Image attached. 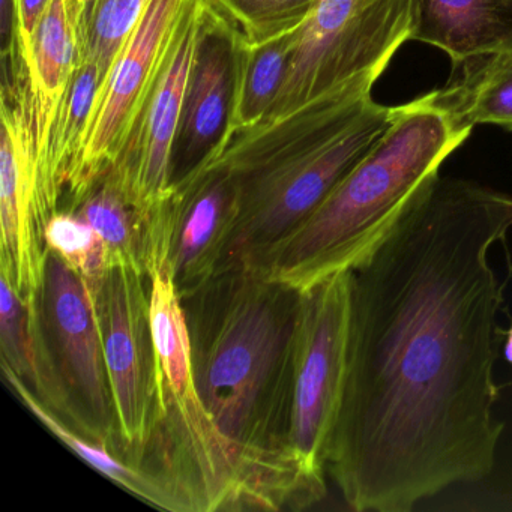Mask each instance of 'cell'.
Instances as JSON below:
<instances>
[{
	"instance_id": "cell-1",
	"label": "cell",
	"mask_w": 512,
	"mask_h": 512,
	"mask_svg": "<svg viewBox=\"0 0 512 512\" xmlns=\"http://www.w3.org/2000/svg\"><path fill=\"white\" fill-rule=\"evenodd\" d=\"M512 196L436 176L352 269L346 382L326 467L353 511L409 512L493 472L505 424L491 265Z\"/></svg>"
},
{
	"instance_id": "cell-2",
	"label": "cell",
	"mask_w": 512,
	"mask_h": 512,
	"mask_svg": "<svg viewBox=\"0 0 512 512\" xmlns=\"http://www.w3.org/2000/svg\"><path fill=\"white\" fill-rule=\"evenodd\" d=\"M302 304L304 292L244 265L218 269L182 299L197 394L271 511L311 508L326 494L325 475L290 446Z\"/></svg>"
},
{
	"instance_id": "cell-3",
	"label": "cell",
	"mask_w": 512,
	"mask_h": 512,
	"mask_svg": "<svg viewBox=\"0 0 512 512\" xmlns=\"http://www.w3.org/2000/svg\"><path fill=\"white\" fill-rule=\"evenodd\" d=\"M361 80L289 115L238 131L220 157L238 188L239 212L220 268L263 269L386 133L397 107L371 97Z\"/></svg>"
},
{
	"instance_id": "cell-4",
	"label": "cell",
	"mask_w": 512,
	"mask_h": 512,
	"mask_svg": "<svg viewBox=\"0 0 512 512\" xmlns=\"http://www.w3.org/2000/svg\"><path fill=\"white\" fill-rule=\"evenodd\" d=\"M472 130L458 127L433 92L397 107L376 145L269 257L262 271L305 292L352 271L394 229L416 194Z\"/></svg>"
},
{
	"instance_id": "cell-5",
	"label": "cell",
	"mask_w": 512,
	"mask_h": 512,
	"mask_svg": "<svg viewBox=\"0 0 512 512\" xmlns=\"http://www.w3.org/2000/svg\"><path fill=\"white\" fill-rule=\"evenodd\" d=\"M149 280L158 415L142 466L178 494L187 512L269 511L265 494L197 394L190 332L172 277L155 269Z\"/></svg>"
},
{
	"instance_id": "cell-6",
	"label": "cell",
	"mask_w": 512,
	"mask_h": 512,
	"mask_svg": "<svg viewBox=\"0 0 512 512\" xmlns=\"http://www.w3.org/2000/svg\"><path fill=\"white\" fill-rule=\"evenodd\" d=\"M35 308L40 349L35 397L74 430L121 454L118 416L88 286L50 251Z\"/></svg>"
},
{
	"instance_id": "cell-7",
	"label": "cell",
	"mask_w": 512,
	"mask_h": 512,
	"mask_svg": "<svg viewBox=\"0 0 512 512\" xmlns=\"http://www.w3.org/2000/svg\"><path fill=\"white\" fill-rule=\"evenodd\" d=\"M413 22L415 0H316L293 32L286 77L263 122L352 83L377 82L412 40Z\"/></svg>"
},
{
	"instance_id": "cell-8",
	"label": "cell",
	"mask_w": 512,
	"mask_h": 512,
	"mask_svg": "<svg viewBox=\"0 0 512 512\" xmlns=\"http://www.w3.org/2000/svg\"><path fill=\"white\" fill-rule=\"evenodd\" d=\"M89 296L103 341L118 416L121 454L143 467V452L151 440L158 415L151 280L131 266H113L103 283L89 290Z\"/></svg>"
},
{
	"instance_id": "cell-9",
	"label": "cell",
	"mask_w": 512,
	"mask_h": 512,
	"mask_svg": "<svg viewBox=\"0 0 512 512\" xmlns=\"http://www.w3.org/2000/svg\"><path fill=\"white\" fill-rule=\"evenodd\" d=\"M352 271L338 272L304 292L295 376L290 446L299 460L325 475L349 350Z\"/></svg>"
},
{
	"instance_id": "cell-10",
	"label": "cell",
	"mask_w": 512,
	"mask_h": 512,
	"mask_svg": "<svg viewBox=\"0 0 512 512\" xmlns=\"http://www.w3.org/2000/svg\"><path fill=\"white\" fill-rule=\"evenodd\" d=\"M190 0H149L95 98L68 202L85 193L121 155L125 140L163 70Z\"/></svg>"
},
{
	"instance_id": "cell-11",
	"label": "cell",
	"mask_w": 512,
	"mask_h": 512,
	"mask_svg": "<svg viewBox=\"0 0 512 512\" xmlns=\"http://www.w3.org/2000/svg\"><path fill=\"white\" fill-rule=\"evenodd\" d=\"M200 0H190L163 70L110 172L148 221L149 248L172 194V155L199 29Z\"/></svg>"
},
{
	"instance_id": "cell-12",
	"label": "cell",
	"mask_w": 512,
	"mask_h": 512,
	"mask_svg": "<svg viewBox=\"0 0 512 512\" xmlns=\"http://www.w3.org/2000/svg\"><path fill=\"white\" fill-rule=\"evenodd\" d=\"M0 275L25 301L37 299L47 251L37 218L38 140L31 89L2 91Z\"/></svg>"
},
{
	"instance_id": "cell-13",
	"label": "cell",
	"mask_w": 512,
	"mask_h": 512,
	"mask_svg": "<svg viewBox=\"0 0 512 512\" xmlns=\"http://www.w3.org/2000/svg\"><path fill=\"white\" fill-rule=\"evenodd\" d=\"M244 35L208 0L199 29L172 155V187L220 157L230 142L239 52Z\"/></svg>"
},
{
	"instance_id": "cell-14",
	"label": "cell",
	"mask_w": 512,
	"mask_h": 512,
	"mask_svg": "<svg viewBox=\"0 0 512 512\" xmlns=\"http://www.w3.org/2000/svg\"><path fill=\"white\" fill-rule=\"evenodd\" d=\"M238 212V188L218 164H206L173 185L164 271L169 272L181 299L197 292L217 274Z\"/></svg>"
},
{
	"instance_id": "cell-15",
	"label": "cell",
	"mask_w": 512,
	"mask_h": 512,
	"mask_svg": "<svg viewBox=\"0 0 512 512\" xmlns=\"http://www.w3.org/2000/svg\"><path fill=\"white\" fill-rule=\"evenodd\" d=\"M412 40L455 64L512 52V0H415Z\"/></svg>"
},
{
	"instance_id": "cell-16",
	"label": "cell",
	"mask_w": 512,
	"mask_h": 512,
	"mask_svg": "<svg viewBox=\"0 0 512 512\" xmlns=\"http://www.w3.org/2000/svg\"><path fill=\"white\" fill-rule=\"evenodd\" d=\"M83 23L85 14L67 0H52L35 32L29 74L38 160L62 98L82 62Z\"/></svg>"
},
{
	"instance_id": "cell-17",
	"label": "cell",
	"mask_w": 512,
	"mask_h": 512,
	"mask_svg": "<svg viewBox=\"0 0 512 512\" xmlns=\"http://www.w3.org/2000/svg\"><path fill=\"white\" fill-rule=\"evenodd\" d=\"M5 383L10 386L11 391L22 401L23 406L53 434L58 437L68 449L74 452L77 457L82 458L88 466L97 470L101 475L106 476L110 481L118 484L119 487L127 490L128 493L142 499L143 502L155 506V508L166 509L172 512H187L178 494L160 478L149 470L125 460L121 454L113 451L109 446L98 440L91 439L85 434L71 428L67 422L62 421L58 415L52 412L49 407L44 406L34 392L14 374L7 365H2Z\"/></svg>"
},
{
	"instance_id": "cell-18",
	"label": "cell",
	"mask_w": 512,
	"mask_h": 512,
	"mask_svg": "<svg viewBox=\"0 0 512 512\" xmlns=\"http://www.w3.org/2000/svg\"><path fill=\"white\" fill-rule=\"evenodd\" d=\"M434 100L461 128L499 125L512 131V52L454 65V76Z\"/></svg>"
},
{
	"instance_id": "cell-19",
	"label": "cell",
	"mask_w": 512,
	"mask_h": 512,
	"mask_svg": "<svg viewBox=\"0 0 512 512\" xmlns=\"http://www.w3.org/2000/svg\"><path fill=\"white\" fill-rule=\"evenodd\" d=\"M62 209L82 218L100 235L106 245L110 268L131 266L148 275V221L128 199L110 170Z\"/></svg>"
},
{
	"instance_id": "cell-20",
	"label": "cell",
	"mask_w": 512,
	"mask_h": 512,
	"mask_svg": "<svg viewBox=\"0 0 512 512\" xmlns=\"http://www.w3.org/2000/svg\"><path fill=\"white\" fill-rule=\"evenodd\" d=\"M292 37L293 32H290L256 46L247 40L242 44L230 139L238 131L256 127L271 112L289 67Z\"/></svg>"
},
{
	"instance_id": "cell-21",
	"label": "cell",
	"mask_w": 512,
	"mask_h": 512,
	"mask_svg": "<svg viewBox=\"0 0 512 512\" xmlns=\"http://www.w3.org/2000/svg\"><path fill=\"white\" fill-rule=\"evenodd\" d=\"M43 241L46 251L79 274L89 290L97 289L110 271L103 239L73 212L59 209L53 214L44 226Z\"/></svg>"
},
{
	"instance_id": "cell-22",
	"label": "cell",
	"mask_w": 512,
	"mask_h": 512,
	"mask_svg": "<svg viewBox=\"0 0 512 512\" xmlns=\"http://www.w3.org/2000/svg\"><path fill=\"white\" fill-rule=\"evenodd\" d=\"M148 4L149 0H98L86 14L82 59L97 65L103 80Z\"/></svg>"
},
{
	"instance_id": "cell-23",
	"label": "cell",
	"mask_w": 512,
	"mask_h": 512,
	"mask_svg": "<svg viewBox=\"0 0 512 512\" xmlns=\"http://www.w3.org/2000/svg\"><path fill=\"white\" fill-rule=\"evenodd\" d=\"M248 43L262 44L295 32L316 0H208Z\"/></svg>"
},
{
	"instance_id": "cell-24",
	"label": "cell",
	"mask_w": 512,
	"mask_h": 512,
	"mask_svg": "<svg viewBox=\"0 0 512 512\" xmlns=\"http://www.w3.org/2000/svg\"><path fill=\"white\" fill-rule=\"evenodd\" d=\"M52 0H16L17 16H19L20 41H22V53L26 65L31 62L32 44H34L35 32L41 19L46 14Z\"/></svg>"
},
{
	"instance_id": "cell-25",
	"label": "cell",
	"mask_w": 512,
	"mask_h": 512,
	"mask_svg": "<svg viewBox=\"0 0 512 512\" xmlns=\"http://www.w3.org/2000/svg\"><path fill=\"white\" fill-rule=\"evenodd\" d=\"M67 2L71 7H74L76 10H79L80 13L85 14L86 17V14H88L89 10L97 4L98 0H67Z\"/></svg>"
},
{
	"instance_id": "cell-26",
	"label": "cell",
	"mask_w": 512,
	"mask_h": 512,
	"mask_svg": "<svg viewBox=\"0 0 512 512\" xmlns=\"http://www.w3.org/2000/svg\"><path fill=\"white\" fill-rule=\"evenodd\" d=\"M503 356H505L506 361L509 364H512V325L509 328V331L506 332V340L505 347H503Z\"/></svg>"
}]
</instances>
